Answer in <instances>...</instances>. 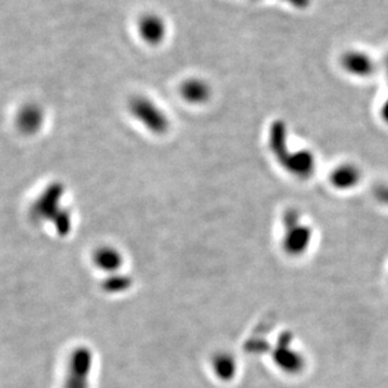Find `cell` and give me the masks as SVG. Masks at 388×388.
Listing matches in <instances>:
<instances>
[{
	"mask_svg": "<svg viewBox=\"0 0 388 388\" xmlns=\"http://www.w3.org/2000/svg\"><path fill=\"white\" fill-rule=\"evenodd\" d=\"M133 280L128 275H121V274H113L107 276L106 279L102 282V289L107 294H121L128 292L131 287Z\"/></svg>",
	"mask_w": 388,
	"mask_h": 388,
	"instance_id": "obj_14",
	"label": "cell"
},
{
	"mask_svg": "<svg viewBox=\"0 0 388 388\" xmlns=\"http://www.w3.org/2000/svg\"><path fill=\"white\" fill-rule=\"evenodd\" d=\"M45 118V111L42 106L34 102H28L19 109L16 124L18 130L24 135H34L43 128Z\"/></svg>",
	"mask_w": 388,
	"mask_h": 388,
	"instance_id": "obj_7",
	"label": "cell"
},
{
	"mask_svg": "<svg viewBox=\"0 0 388 388\" xmlns=\"http://www.w3.org/2000/svg\"><path fill=\"white\" fill-rule=\"evenodd\" d=\"M360 180H362V170L358 165L353 163L339 164L331 173V182L333 187L342 191L353 189L360 184Z\"/></svg>",
	"mask_w": 388,
	"mask_h": 388,
	"instance_id": "obj_10",
	"label": "cell"
},
{
	"mask_svg": "<svg viewBox=\"0 0 388 388\" xmlns=\"http://www.w3.org/2000/svg\"><path fill=\"white\" fill-rule=\"evenodd\" d=\"M91 370H92V353L90 349L86 347L74 349L68 360L65 388H89Z\"/></svg>",
	"mask_w": 388,
	"mask_h": 388,
	"instance_id": "obj_5",
	"label": "cell"
},
{
	"mask_svg": "<svg viewBox=\"0 0 388 388\" xmlns=\"http://www.w3.org/2000/svg\"><path fill=\"white\" fill-rule=\"evenodd\" d=\"M131 116L153 134L162 135L170 126L168 116L155 102L144 96H135L129 102Z\"/></svg>",
	"mask_w": 388,
	"mask_h": 388,
	"instance_id": "obj_4",
	"label": "cell"
},
{
	"mask_svg": "<svg viewBox=\"0 0 388 388\" xmlns=\"http://www.w3.org/2000/svg\"><path fill=\"white\" fill-rule=\"evenodd\" d=\"M282 248L290 256H299L309 248L313 233L309 226L301 220V216L292 211L284 216Z\"/></svg>",
	"mask_w": 388,
	"mask_h": 388,
	"instance_id": "obj_3",
	"label": "cell"
},
{
	"mask_svg": "<svg viewBox=\"0 0 388 388\" xmlns=\"http://www.w3.org/2000/svg\"><path fill=\"white\" fill-rule=\"evenodd\" d=\"M293 338L290 334H284L279 339L272 358L277 367L287 373H299L304 368V358L292 347Z\"/></svg>",
	"mask_w": 388,
	"mask_h": 388,
	"instance_id": "obj_6",
	"label": "cell"
},
{
	"mask_svg": "<svg viewBox=\"0 0 388 388\" xmlns=\"http://www.w3.org/2000/svg\"><path fill=\"white\" fill-rule=\"evenodd\" d=\"M138 31L141 40L148 45H157L163 42L167 34V26L157 14H145L138 23Z\"/></svg>",
	"mask_w": 388,
	"mask_h": 388,
	"instance_id": "obj_9",
	"label": "cell"
},
{
	"mask_svg": "<svg viewBox=\"0 0 388 388\" xmlns=\"http://www.w3.org/2000/svg\"><path fill=\"white\" fill-rule=\"evenodd\" d=\"M381 116H382L383 120H384V123L388 125V100L384 102V105H383Z\"/></svg>",
	"mask_w": 388,
	"mask_h": 388,
	"instance_id": "obj_17",
	"label": "cell"
},
{
	"mask_svg": "<svg viewBox=\"0 0 388 388\" xmlns=\"http://www.w3.org/2000/svg\"><path fill=\"white\" fill-rule=\"evenodd\" d=\"M287 128L285 125L276 121L270 131V148L275 157L287 169L290 174L298 178H308L314 172L315 160L308 150L289 152L287 143Z\"/></svg>",
	"mask_w": 388,
	"mask_h": 388,
	"instance_id": "obj_2",
	"label": "cell"
},
{
	"mask_svg": "<svg viewBox=\"0 0 388 388\" xmlns=\"http://www.w3.org/2000/svg\"><path fill=\"white\" fill-rule=\"evenodd\" d=\"M287 1L296 8H306L310 3V0H287Z\"/></svg>",
	"mask_w": 388,
	"mask_h": 388,
	"instance_id": "obj_16",
	"label": "cell"
},
{
	"mask_svg": "<svg viewBox=\"0 0 388 388\" xmlns=\"http://www.w3.org/2000/svg\"><path fill=\"white\" fill-rule=\"evenodd\" d=\"M212 367L216 376L223 381H230L236 375V360L228 353H218L214 355Z\"/></svg>",
	"mask_w": 388,
	"mask_h": 388,
	"instance_id": "obj_13",
	"label": "cell"
},
{
	"mask_svg": "<svg viewBox=\"0 0 388 388\" xmlns=\"http://www.w3.org/2000/svg\"><path fill=\"white\" fill-rule=\"evenodd\" d=\"M373 196L378 202L388 207V183H382V184H377L375 187Z\"/></svg>",
	"mask_w": 388,
	"mask_h": 388,
	"instance_id": "obj_15",
	"label": "cell"
},
{
	"mask_svg": "<svg viewBox=\"0 0 388 388\" xmlns=\"http://www.w3.org/2000/svg\"><path fill=\"white\" fill-rule=\"evenodd\" d=\"M340 63H342V67L348 74L357 77H368L376 71V63L373 61V58L365 52H347L342 57Z\"/></svg>",
	"mask_w": 388,
	"mask_h": 388,
	"instance_id": "obj_8",
	"label": "cell"
},
{
	"mask_svg": "<svg viewBox=\"0 0 388 388\" xmlns=\"http://www.w3.org/2000/svg\"><path fill=\"white\" fill-rule=\"evenodd\" d=\"M180 95L189 104L201 105L209 101L211 97V87L202 79H187L180 87Z\"/></svg>",
	"mask_w": 388,
	"mask_h": 388,
	"instance_id": "obj_12",
	"label": "cell"
},
{
	"mask_svg": "<svg viewBox=\"0 0 388 388\" xmlns=\"http://www.w3.org/2000/svg\"><path fill=\"white\" fill-rule=\"evenodd\" d=\"M92 260L97 269L106 272L109 275L118 274L124 262L123 253H120L118 248L109 245L96 248Z\"/></svg>",
	"mask_w": 388,
	"mask_h": 388,
	"instance_id": "obj_11",
	"label": "cell"
},
{
	"mask_svg": "<svg viewBox=\"0 0 388 388\" xmlns=\"http://www.w3.org/2000/svg\"><path fill=\"white\" fill-rule=\"evenodd\" d=\"M66 188L60 182H53L40 192L29 209L31 218L37 223H51L57 235L67 236L72 230V214L62 207Z\"/></svg>",
	"mask_w": 388,
	"mask_h": 388,
	"instance_id": "obj_1",
	"label": "cell"
}]
</instances>
